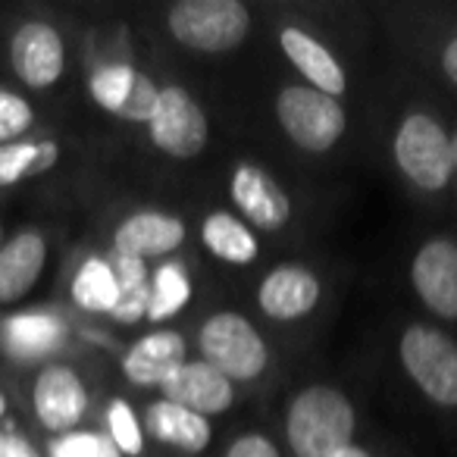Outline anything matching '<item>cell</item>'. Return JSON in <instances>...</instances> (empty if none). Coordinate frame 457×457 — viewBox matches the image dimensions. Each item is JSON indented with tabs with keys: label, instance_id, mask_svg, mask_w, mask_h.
Returning <instances> with one entry per match:
<instances>
[{
	"label": "cell",
	"instance_id": "10",
	"mask_svg": "<svg viewBox=\"0 0 457 457\" xmlns=\"http://www.w3.org/2000/svg\"><path fill=\"white\" fill-rule=\"evenodd\" d=\"M88 91L91 101L101 110H107L110 116L147 126L154 104H157L160 85L147 72L135 70L132 63H107L91 72Z\"/></svg>",
	"mask_w": 457,
	"mask_h": 457
},
{
	"label": "cell",
	"instance_id": "2",
	"mask_svg": "<svg viewBox=\"0 0 457 457\" xmlns=\"http://www.w3.org/2000/svg\"><path fill=\"white\" fill-rule=\"evenodd\" d=\"M392 160L404 182L420 195H442L454 182L451 135L438 116L411 110L392 135Z\"/></svg>",
	"mask_w": 457,
	"mask_h": 457
},
{
	"label": "cell",
	"instance_id": "26",
	"mask_svg": "<svg viewBox=\"0 0 457 457\" xmlns=\"http://www.w3.org/2000/svg\"><path fill=\"white\" fill-rule=\"evenodd\" d=\"M104 423H107V432L104 436L113 442V448L120 451V457H141L145 454V423L135 413V407L129 404L126 398H113L107 404V413H104Z\"/></svg>",
	"mask_w": 457,
	"mask_h": 457
},
{
	"label": "cell",
	"instance_id": "14",
	"mask_svg": "<svg viewBox=\"0 0 457 457\" xmlns=\"http://www.w3.org/2000/svg\"><path fill=\"white\" fill-rule=\"evenodd\" d=\"M188 238L182 216L170 210H135L113 228V254L138 261H170Z\"/></svg>",
	"mask_w": 457,
	"mask_h": 457
},
{
	"label": "cell",
	"instance_id": "24",
	"mask_svg": "<svg viewBox=\"0 0 457 457\" xmlns=\"http://www.w3.org/2000/svg\"><path fill=\"white\" fill-rule=\"evenodd\" d=\"M70 292L76 307H82L85 313H104V317H110V311L116 307V295H120L110 257H97V254L85 257L82 267L72 276Z\"/></svg>",
	"mask_w": 457,
	"mask_h": 457
},
{
	"label": "cell",
	"instance_id": "11",
	"mask_svg": "<svg viewBox=\"0 0 457 457\" xmlns=\"http://www.w3.org/2000/svg\"><path fill=\"white\" fill-rule=\"evenodd\" d=\"M320 298H323V282L311 267H301V263L273 267L254 292L261 313L273 323H298L311 317Z\"/></svg>",
	"mask_w": 457,
	"mask_h": 457
},
{
	"label": "cell",
	"instance_id": "29",
	"mask_svg": "<svg viewBox=\"0 0 457 457\" xmlns=\"http://www.w3.org/2000/svg\"><path fill=\"white\" fill-rule=\"evenodd\" d=\"M222 457H282L279 445L263 432H242L226 445Z\"/></svg>",
	"mask_w": 457,
	"mask_h": 457
},
{
	"label": "cell",
	"instance_id": "20",
	"mask_svg": "<svg viewBox=\"0 0 457 457\" xmlns=\"http://www.w3.org/2000/svg\"><path fill=\"white\" fill-rule=\"evenodd\" d=\"M47 263V242L41 232H20L0 245V304L26 298Z\"/></svg>",
	"mask_w": 457,
	"mask_h": 457
},
{
	"label": "cell",
	"instance_id": "8",
	"mask_svg": "<svg viewBox=\"0 0 457 457\" xmlns=\"http://www.w3.org/2000/svg\"><path fill=\"white\" fill-rule=\"evenodd\" d=\"M228 197L236 204L238 216L254 232H282L292 222V197L276 182L273 172L263 170L261 163L242 160V163L232 166Z\"/></svg>",
	"mask_w": 457,
	"mask_h": 457
},
{
	"label": "cell",
	"instance_id": "19",
	"mask_svg": "<svg viewBox=\"0 0 457 457\" xmlns=\"http://www.w3.org/2000/svg\"><path fill=\"white\" fill-rule=\"evenodd\" d=\"M197 236L204 251L226 267H251L261 257L257 232L232 210H210L197 226Z\"/></svg>",
	"mask_w": 457,
	"mask_h": 457
},
{
	"label": "cell",
	"instance_id": "25",
	"mask_svg": "<svg viewBox=\"0 0 457 457\" xmlns=\"http://www.w3.org/2000/svg\"><path fill=\"white\" fill-rule=\"evenodd\" d=\"M60 157L57 141H13L0 145V188L47 172Z\"/></svg>",
	"mask_w": 457,
	"mask_h": 457
},
{
	"label": "cell",
	"instance_id": "33",
	"mask_svg": "<svg viewBox=\"0 0 457 457\" xmlns=\"http://www.w3.org/2000/svg\"><path fill=\"white\" fill-rule=\"evenodd\" d=\"M451 157H454V179H457V132L451 135Z\"/></svg>",
	"mask_w": 457,
	"mask_h": 457
},
{
	"label": "cell",
	"instance_id": "35",
	"mask_svg": "<svg viewBox=\"0 0 457 457\" xmlns=\"http://www.w3.org/2000/svg\"><path fill=\"white\" fill-rule=\"evenodd\" d=\"M0 238H4V228H0Z\"/></svg>",
	"mask_w": 457,
	"mask_h": 457
},
{
	"label": "cell",
	"instance_id": "4",
	"mask_svg": "<svg viewBox=\"0 0 457 457\" xmlns=\"http://www.w3.org/2000/svg\"><path fill=\"white\" fill-rule=\"evenodd\" d=\"M197 354L228 382H257L270 367V345L238 311H216L197 326Z\"/></svg>",
	"mask_w": 457,
	"mask_h": 457
},
{
	"label": "cell",
	"instance_id": "23",
	"mask_svg": "<svg viewBox=\"0 0 457 457\" xmlns=\"http://www.w3.org/2000/svg\"><path fill=\"white\" fill-rule=\"evenodd\" d=\"M110 263H113L116 286H120L116 307L110 311V320H116V323H122V326L145 323L147 301H151V270H147V261L110 254Z\"/></svg>",
	"mask_w": 457,
	"mask_h": 457
},
{
	"label": "cell",
	"instance_id": "30",
	"mask_svg": "<svg viewBox=\"0 0 457 457\" xmlns=\"http://www.w3.org/2000/svg\"><path fill=\"white\" fill-rule=\"evenodd\" d=\"M0 457H41L38 451L32 448V442L22 436H16L13 429L0 432Z\"/></svg>",
	"mask_w": 457,
	"mask_h": 457
},
{
	"label": "cell",
	"instance_id": "22",
	"mask_svg": "<svg viewBox=\"0 0 457 457\" xmlns=\"http://www.w3.org/2000/svg\"><path fill=\"white\" fill-rule=\"evenodd\" d=\"M191 273L182 261L170 257L157 270H151V301H147V317L145 323L151 326H166L191 304Z\"/></svg>",
	"mask_w": 457,
	"mask_h": 457
},
{
	"label": "cell",
	"instance_id": "15",
	"mask_svg": "<svg viewBox=\"0 0 457 457\" xmlns=\"http://www.w3.org/2000/svg\"><path fill=\"white\" fill-rule=\"evenodd\" d=\"M10 63L22 85L45 91L60 82L66 70V45L60 32L47 22H26L10 41Z\"/></svg>",
	"mask_w": 457,
	"mask_h": 457
},
{
	"label": "cell",
	"instance_id": "7",
	"mask_svg": "<svg viewBox=\"0 0 457 457\" xmlns=\"http://www.w3.org/2000/svg\"><path fill=\"white\" fill-rule=\"evenodd\" d=\"M147 138L172 160H195L210 141V122L204 107L182 85H163L147 120Z\"/></svg>",
	"mask_w": 457,
	"mask_h": 457
},
{
	"label": "cell",
	"instance_id": "28",
	"mask_svg": "<svg viewBox=\"0 0 457 457\" xmlns=\"http://www.w3.org/2000/svg\"><path fill=\"white\" fill-rule=\"evenodd\" d=\"M35 113L29 101H22L13 91H0V145H13L32 129Z\"/></svg>",
	"mask_w": 457,
	"mask_h": 457
},
{
	"label": "cell",
	"instance_id": "12",
	"mask_svg": "<svg viewBox=\"0 0 457 457\" xmlns=\"http://www.w3.org/2000/svg\"><path fill=\"white\" fill-rule=\"evenodd\" d=\"M160 398L172 401V404H182L210 420L236 407L238 388L220 370L204 363L201 357H188V361H182L160 382Z\"/></svg>",
	"mask_w": 457,
	"mask_h": 457
},
{
	"label": "cell",
	"instance_id": "3",
	"mask_svg": "<svg viewBox=\"0 0 457 457\" xmlns=\"http://www.w3.org/2000/svg\"><path fill=\"white\" fill-rule=\"evenodd\" d=\"M251 29L254 16L242 0H179L166 13V32L172 41L207 57L242 47Z\"/></svg>",
	"mask_w": 457,
	"mask_h": 457
},
{
	"label": "cell",
	"instance_id": "9",
	"mask_svg": "<svg viewBox=\"0 0 457 457\" xmlns=\"http://www.w3.org/2000/svg\"><path fill=\"white\" fill-rule=\"evenodd\" d=\"M411 288L420 304L445 323H457V242L432 236L411 261Z\"/></svg>",
	"mask_w": 457,
	"mask_h": 457
},
{
	"label": "cell",
	"instance_id": "16",
	"mask_svg": "<svg viewBox=\"0 0 457 457\" xmlns=\"http://www.w3.org/2000/svg\"><path fill=\"white\" fill-rule=\"evenodd\" d=\"M279 51L286 54V60L295 70L304 76V85L323 91L329 97H342L348 91V72L338 63V57L317 38L313 32H307L304 26H288L279 29Z\"/></svg>",
	"mask_w": 457,
	"mask_h": 457
},
{
	"label": "cell",
	"instance_id": "17",
	"mask_svg": "<svg viewBox=\"0 0 457 457\" xmlns=\"http://www.w3.org/2000/svg\"><path fill=\"white\" fill-rule=\"evenodd\" d=\"M182 361H188V342L179 329H151L135 338L122 354V376L138 388H160V382Z\"/></svg>",
	"mask_w": 457,
	"mask_h": 457
},
{
	"label": "cell",
	"instance_id": "31",
	"mask_svg": "<svg viewBox=\"0 0 457 457\" xmlns=\"http://www.w3.org/2000/svg\"><path fill=\"white\" fill-rule=\"evenodd\" d=\"M438 66H442L445 79L457 88V35H451L442 45V54H438Z\"/></svg>",
	"mask_w": 457,
	"mask_h": 457
},
{
	"label": "cell",
	"instance_id": "34",
	"mask_svg": "<svg viewBox=\"0 0 457 457\" xmlns=\"http://www.w3.org/2000/svg\"><path fill=\"white\" fill-rule=\"evenodd\" d=\"M4 413H7V395L0 392V417H4Z\"/></svg>",
	"mask_w": 457,
	"mask_h": 457
},
{
	"label": "cell",
	"instance_id": "32",
	"mask_svg": "<svg viewBox=\"0 0 457 457\" xmlns=\"http://www.w3.org/2000/svg\"><path fill=\"white\" fill-rule=\"evenodd\" d=\"M332 457H373V451L370 448H363V445H351V448H345V451H338V454H332Z\"/></svg>",
	"mask_w": 457,
	"mask_h": 457
},
{
	"label": "cell",
	"instance_id": "13",
	"mask_svg": "<svg viewBox=\"0 0 457 457\" xmlns=\"http://www.w3.org/2000/svg\"><path fill=\"white\" fill-rule=\"evenodd\" d=\"M32 407L38 423L47 432L66 436L72 432L88 413V388L82 376L66 363H51L38 373L32 388Z\"/></svg>",
	"mask_w": 457,
	"mask_h": 457
},
{
	"label": "cell",
	"instance_id": "21",
	"mask_svg": "<svg viewBox=\"0 0 457 457\" xmlns=\"http://www.w3.org/2000/svg\"><path fill=\"white\" fill-rule=\"evenodd\" d=\"M66 338V326L60 317L45 311H29L16 313L4 323L0 342L7 348L10 357L20 361H35V357H47L51 351H57Z\"/></svg>",
	"mask_w": 457,
	"mask_h": 457
},
{
	"label": "cell",
	"instance_id": "1",
	"mask_svg": "<svg viewBox=\"0 0 457 457\" xmlns=\"http://www.w3.org/2000/svg\"><path fill=\"white\" fill-rule=\"evenodd\" d=\"M357 407L342 388L313 382L292 395L286 407V442L295 457H332L351 448Z\"/></svg>",
	"mask_w": 457,
	"mask_h": 457
},
{
	"label": "cell",
	"instance_id": "18",
	"mask_svg": "<svg viewBox=\"0 0 457 457\" xmlns=\"http://www.w3.org/2000/svg\"><path fill=\"white\" fill-rule=\"evenodd\" d=\"M145 436L179 451V454L195 457L201 451H207V445L213 442V426H210L207 417L188 411V407L157 398L145 411Z\"/></svg>",
	"mask_w": 457,
	"mask_h": 457
},
{
	"label": "cell",
	"instance_id": "6",
	"mask_svg": "<svg viewBox=\"0 0 457 457\" xmlns=\"http://www.w3.org/2000/svg\"><path fill=\"white\" fill-rule=\"evenodd\" d=\"M273 113L282 135L304 154H329L348 129L342 101L311 85H282L276 91Z\"/></svg>",
	"mask_w": 457,
	"mask_h": 457
},
{
	"label": "cell",
	"instance_id": "5",
	"mask_svg": "<svg viewBox=\"0 0 457 457\" xmlns=\"http://www.w3.org/2000/svg\"><path fill=\"white\" fill-rule=\"evenodd\" d=\"M398 363L429 404L457 411V342L429 323H411L398 336Z\"/></svg>",
	"mask_w": 457,
	"mask_h": 457
},
{
	"label": "cell",
	"instance_id": "27",
	"mask_svg": "<svg viewBox=\"0 0 457 457\" xmlns=\"http://www.w3.org/2000/svg\"><path fill=\"white\" fill-rule=\"evenodd\" d=\"M47 457H120L104 432L72 429L66 436H57L47 448Z\"/></svg>",
	"mask_w": 457,
	"mask_h": 457
}]
</instances>
